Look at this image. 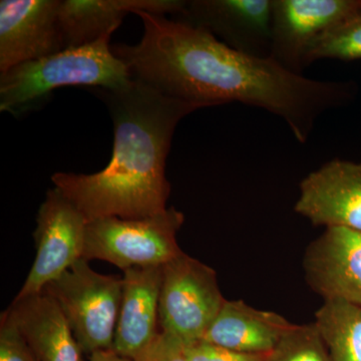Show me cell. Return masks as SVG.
<instances>
[{
  "instance_id": "obj_1",
  "label": "cell",
  "mask_w": 361,
  "mask_h": 361,
  "mask_svg": "<svg viewBox=\"0 0 361 361\" xmlns=\"http://www.w3.org/2000/svg\"><path fill=\"white\" fill-rule=\"evenodd\" d=\"M144 35L135 45H111L133 80L200 109L241 103L282 118L296 141H308L316 121L350 97L346 82L287 71L271 58L236 51L212 33L140 11Z\"/></svg>"
},
{
  "instance_id": "obj_2",
  "label": "cell",
  "mask_w": 361,
  "mask_h": 361,
  "mask_svg": "<svg viewBox=\"0 0 361 361\" xmlns=\"http://www.w3.org/2000/svg\"><path fill=\"white\" fill-rule=\"evenodd\" d=\"M96 92L114 123L110 163L94 174L56 173L54 188L87 223L108 217L142 219L163 212L171 191L166 161L175 129L200 108L164 96L137 80L123 89Z\"/></svg>"
},
{
  "instance_id": "obj_3",
  "label": "cell",
  "mask_w": 361,
  "mask_h": 361,
  "mask_svg": "<svg viewBox=\"0 0 361 361\" xmlns=\"http://www.w3.org/2000/svg\"><path fill=\"white\" fill-rule=\"evenodd\" d=\"M111 35L28 61L0 75V111L14 116L37 110L63 87L118 90L132 82L129 68L114 54Z\"/></svg>"
},
{
  "instance_id": "obj_4",
  "label": "cell",
  "mask_w": 361,
  "mask_h": 361,
  "mask_svg": "<svg viewBox=\"0 0 361 361\" xmlns=\"http://www.w3.org/2000/svg\"><path fill=\"white\" fill-rule=\"evenodd\" d=\"M65 316L85 355L113 349L123 279L99 274L82 258L44 287Z\"/></svg>"
},
{
  "instance_id": "obj_5",
  "label": "cell",
  "mask_w": 361,
  "mask_h": 361,
  "mask_svg": "<svg viewBox=\"0 0 361 361\" xmlns=\"http://www.w3.org/2000/svg\"><path fill=\"white\" fill-rule=\"evenodd\" d=\"M184 214L174 207L142 219L102 218L87 225L82 258L106 261L123 271L161 267L183 250L177 233Z\"/></svg>"
},
{
  "instance_id": "obj_6",
  "label": "cell",
  "mask_w": 361,
  "mask_h": 361,
  "mask_svg": "<svg viewBox=\"0 0 361 361\" xmlns=\"http://www.w3.org/2000/svg\"><path fill=\"white\" fill-rule=\"evenodd\" d=\"M216 271L184 251L163 266L161 331L185 343L201 341L225 301Z\"/></svg>"
},
{
  "instance_id": "obj_7",
  "label": "cell",
  "mask_w": 361,
  "mask_h": 361,
  "mask_svg": "<svg viewBox=\"0 0 361 361\" xmlns=\"http://www.w3.org/2000/svg\"><path fill=\"white\" fill-rule=\"evenodd\" d=\"M87 221L56 188L49 190L33 233L35 259L16 299L42 293L49 282L84 255Z\"/></svg>"
},
{
  "instance_id": "obj_8",
  "label": "cell",
  "mask_w": 361,
  "mask_h": 361,
  "mask_svg": "<svg viewBox=\"0 0 361 361\" xmlns=\"http://www.w3.org/2000/svg\"><path fill=\"white\" fill-rule=\"evenodd\" d=\"M360 9L361 0H273L270 58L302 75L311 47Z\"/></svg>"
},
{
  "instance_id": "obj_9",
  "label": "cell",
  "mask_w": 361,
  "mask_h": 361,
  "mask_svg": "<svg viewBox=\"0 0 361 361\" xmlns=\"http://www.w3.org/2000/svg\"><path fill=\"white\" fill-rule=\"evenodd\" d=\"M175 20L249 56H271L273 0H190Z\"/></svg>"
},
{
  "instance_id": "obj_10",
  "label": "cell",
  "mask_w": 361,
  "mask_h": 361,
  "mask_svg": "<svg viewBox=\"0 0 361 361\" xmlns=\"http://www.w3.org/2000/svg\"><path fill=\"white\" fill-rule=\"evenodd\" d=\"M294 211L315 226L361 231V164L334 159L306 176Z\"/></svg>"
},
{
  "instance_id": "obj_11",
  "label": "cell",
  "mask_w": 361,
  "mask_h": 361,
  "mask_svg": "<svg viewBox=\"0 0 361 361\" xmlns=\"http://www.w3.org/2000/svg\"><path fill=\"white\" fill-rule=\"evenodd\" d=\"M59 0L0 2V71L65 49L59 23Z\"/></svg>"
},
{
  "instance_id": "obj_12",
  "label": "cell",
  "mask_w": 361,
  "mask_h": 361,
  "mask_svg": "<svg viewBox=\"0 0 361 361\" xmlns=\"http://www.w3.org/2000/svg\"><path fill=\"white\" fill-rule=\"evenodd\" d=\"M303 269L308 286L323 300L361 306V231L326 228L306 248Z\"/></svg>"
},
{
  "instance_id": "obj_13",
  "label": "cell",
  "mask_w": 361,
  "mask_h": 361,
  "mask_svg": "<svg viewBox=\"0 0 361 361\" xmlns=\"http://www.w3.org/2000/svg\"><path fill=\"white\" fill-rule=\"evenodd\" d=\"M122 302L113 350L135 361L160 334L159 305L163 266L123 271Z\"/></svg>"
},
{
  "instance_id": "obj_14",
  "label": "cell",
  "mask_w": 361,
  "mask_h": 361,
  "mask_svg": "<svg viewBox=\"0 0 361 361\" xmlns=\"http://www.w3.org/2000/svg\"><path fill=\"white\" fill-rule=\"evenodd\" d=\"M184 0H65L59 9L63 47H80L113 35L127 14L140 11L178 16Z\"/></svg>"
},
{
  "instance_id": "obj_15",
  "label": "cell",
  "mask_w": 361,
  "mask_h": 361,
  "mask_svg": "<svg viewBox=\"0 0 361 361\" xmlns=\"http://www.w3.org/2000/svg\"><path fill=\"white\" fill-rule=\"evenodd\" d=\"M292 323L273 311L252 307L242 300H226L203 341L242 353H270Z\"/></svg>"
},
{
  "instance_id": "obj_16",
  "label": "cell",
  "mask_w": 361,
  "mask_h": 361,
  "mask_svg": "<svg viewBox=\"0 0 361 361\" xmlns=\"http://www.w3.org/2000/svg\"><path fill=\"white\" fill-rule=\"evenodd\" d=\"M8 311L39 361H82V349L65 316L44 292L14 298Z\"/></svg>"
},
{
  "instance_id": "obj_17",
  "label": "cell",
  "mask_w": 361,
  "mask_h": 361,
  "mask_svg": "<svg viewBox=\"0 0 361 361\" xmlns=\"http://www.w3.org/2000/svg\"><path fill=\"white\" fill-rule=\"evenodd\" d=\"M313 323L331 361H361V306L325 300Z\"/></svg>"
},
{
  "instance_id": "obj_18",
  "label": "cell",
  "mask_w": 361,
  "mask_h": 361,
  "mask_svg": "<svg viewBox=\"0 0 361 361\" xmlns=\"http://www.w3.org/2000/svg\"><path fill=\"white\" fill-rule=\"evenodd\" d=\"M323 59H361V9L317 39L308 51L306 66Z\"/></svg>"
},
{
  "instance_id": "obj_19",
  "label": "cell",
  "mask_w": 361,
  "mask_h": 361,
  "mask_svg": "<svg viewBox=\"0 0 361 361\" xmlns=\"http://www.w3.org/2000/svg\"><path fill=\"white\" fill-rule=\"evenodd\" d=\"M266 361H331L314 323L293 324Z\"/></svg>"
},
{
  "instance_id": "obj_20",
  "label": "cell",
  "mask_w": 361,
  "mask_h": 361,
  "mask_svg": "<svg viewBox=\"0 0 361 361\" xmlns=\"http://www.w3.org/2000/svg\"><path fill=\"white\" fill-rule=\"evenodd\" d=\"M0 361H39L8 310L0 319Z\"/></svg>"
},
{
  "instance_id": "obj_21",
  "label": "cell",
  "mask_w": 361,
  "mask_h": 361,
  "mask_svg": "<svg viewBox=\"0 0 361 361\" xmlns=\"http://www.w3.org/2000/svg\"><path fill=\"white\" fill-rule=\"evenodd\" d=\"M186 350L189 361H266L269 355L237 353L203 339L186 343Z\"/></svg>"
},
{
  "instance_id": "obj_22",
  "label": "cell",
  "mask_w": 361,
  "mask_h": 361,
  "mask_svg": "<svg viewBox=\"0 0 361 361\" xmlns=\"http://www.w3.org/2000/svg\"><path fill=\"white\" fill-rule=\"evenodd\" d=\"M135 361H189L186 343L167 332L160 331L153 343Z\"/></svg>"
},
{
  "instance_id": "obj_23",
  "label": "cell",
  "mask_w": 361,
  "mask_h": 361,
  "mask_svg": "<svg viewBox=\"0 0 361 361\" xmlns=\"http://www.w3.org/2000/svg\"><path fill=\"white\" fill-rule=\"evenodd\" d=\"M90 361H133L129 358L118 355L113 349L108 350H99L90 355Z\"/></svg>"
}]
</instances>
